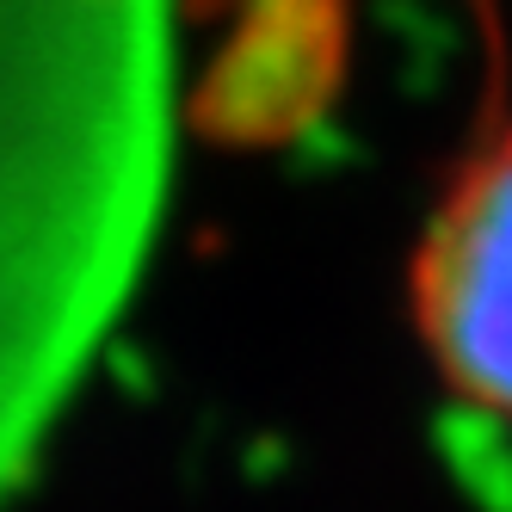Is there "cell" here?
<instances>
[{
    "instance_id": "6da1fadb",
    "label": "cell",
    "mask_w": 512,
    "mask_h": 512,
    "mask_svg": "<svg viewBox=\"0 0 512 512\" xmlns=\"http://www.w3.org/2000/svg\"><path fill=\"white\" fill-rule=\"evenodd\" d=\"M401 327L432 389L512 438V105L438 173L401 253Z\"/></svg>"
}]
</instances>
